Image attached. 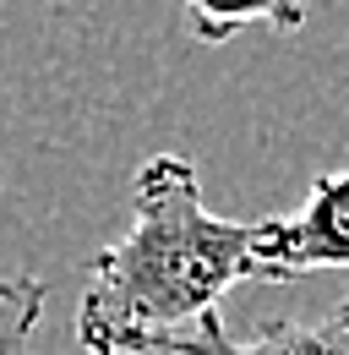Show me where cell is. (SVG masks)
I'll list each match as a JSON object with an SVG mask.
<instances>
[{
  "mask_svg": "<svg viewBox=\"0 0 349 355\" xmlns=\"http://www.w3.org/2000/svg\"><path fill=\"white\" fill-rule=\"evenodd\" d=\"M257 219H224L202 202V175L186 153H153L131 175V224L98 246L77 301V345L87 355H164L246 279Z\"/></svg>",
  "mask_w": 349,
  "mask_h": 355,
  "instance_id": "1",
  "label": "cell"
},
{
  "mask_svg": "<svg viewBox=\"0 0 349 355\" xmlns=\"http://www.w3.org/2000/svg\"><path fill=\"white\" fill-rule=\"evenodd\" d=\"M44 279L39 273H0V355H39ZM164 355H349V301L316 322H267L251 334H229L224 317H208L186 339L164 345Z\"/></svg>",
  "mask_w": 349,
  "mask_h": 355,
  "instance_id": "2",
  "label": "cell"
},
{
  "mask_svg": "<svg viewBox=\"0 0 349 355\" xmlns=\"http://www.w3.org/2000/svg\"><path fill=\"white\" fill-rule=\"evenodd\" d=\"M251 263L262 284L349 273V170H322L295 214L257 219Z\"/></svg>",
  "mask_w": 349,
  "mask_h": 355,
  "instance_id": "3",
  "label": "cell"
},
{
  "mask_svg": "<svg viewBox=\"0 0 349 355\" xmlns=\"http://www.w3.org/2000/svg\"><path fill=\"white\" fill-rule=\"evenodd\" d=\"M191 39L197 44H229L240 28H273V33H301L305 6L301 0H180Z\"/></svg>",
  "mask_w": 349,
  "mask_h": 355,
  "instance_id": "4",
  "label": "cell"
}]
</instances>
